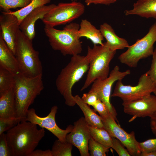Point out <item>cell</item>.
<instances>
[{"mask_svg": "<svg viewBox=\"0 0 156 156\" xmlns=\"http://www.w3.org/2000/svg\"><path fill=\"white\" fill-rule=\"evenodd\" d=\"M91 137L96 141L109 148L112 146V137L104 128H100L89 125Z\"/></svg>", "mask_w": 156, "mask_h": 156, "instance_id": "24", "label": "cell"}, {"mask_svg": "<svg viewBox=\"0 0 156 156\" xmlns=\"http://www.w3.org/2000/svg\"><path fill=\"white\" fill-rule=\"evenodd\" d=\"M150 125L152 132L156 136V114L150 118Z\"/></svg>", "mask_w": 156, "mask_h": 156, "instance_id": "38", "label": "cell"}, {"mask_svg": "<svg viewBox=\"0 0 156 156\" xmlns=\"http://www.w3.org/2000/svg\"><path fill=\"white\" fill-rule=\"evenodd\" d=\"M73 145L66 142H62L58 139L54 142L51 151L53 156H71Z\"/></svg>", "mask_w": 156, "mask_h": 156, "instance_id": "26", "label": "cell"}, {"mask_svg": "<svg viewBox=\"0 0 156 156\" xmlns=\"http://www.w3.org/2000/svg\"><path fill=\"white\" fill-rule=\"evenodd\" d=\"M122 105L124 112L132 116L131 120L138 117L151 118L156 114V96L155 95L151 94L137 100L123 102Z\"/></svg>", "mask_w": 156, "mask_h": 156, "instance_id": "13", "label": "cell"}, {"mask_svg": "<svg viewBox=\"0 0 156 156\" xmlns=\"http://www.w3.org/2000/svg\"><path fill=\"white\" fill-rule=\"evenodd\" d=\"M0 156H11L6 134L4 133L0 135Z\"/></svg>", "mask_w": 156, "mask_h": 156, "instance_id": "32", "label": "cell"}, {"mask_svg": "<svg viewBox=\"0 0 156 156\" xmlns=\"http://www.w3.org/2000/svg\"><path fill=\"white\" fill-rule=\"evenodd\" d=\"M29 156H53L51 150H42L40 149L34 150Z\"/></svg>", "mask_w": 156, "mask_h": 156, "instance_id": "37", "label": "cell"}, {"mask_svg": "<svg viewBox=\"0 0 156 156\" xmlns=\"http://www.w3.org/2000/svg\"><path fill=\"white\" fill-rule=\"evenodd\" d=\"M109 149L96 141L92 137L89 140L88 149L90 152V156H106Z\"/></svg>", "mask_w": 156, "mask_h": 156, "instance_id": "27", "label": "cell"}, {"mask_svg": "<svg viewBox=\"0 0 156 156\" xmlns=\"http://www.w3.org/2000/svg\"><path fill=\"white\" fill-rule=\"evenodd\" d=\"M156 41V21L151 27L148 33L143 38L138 39L127 48L118 59L122 63L131 68L137 66L139 61L152 55L154 44Z\"/></svg>", "mask_w": 156, "mask_h": 156, "instance_id": "7", "label": "cell"}, {"mask_svg": "<svg viewBox=\"0 0 156 156\" xmlns=\"http://www.w3.org/2000/svg\"><path fill=\"white\" fill-rule=\"evenodd\" d=\"M140 156H156V151L147 153H141Z\"/></svg>", "mask_w": 156, "mask_h": 156, "instance_id": "39", "label": "cell"}, {"mask_svg": "<svg viewBox=\"0 0 156 156\" xmlns=\"http://www.w3.org/2000/svg\"><path fill=\"white\" fill-rule=\"evenodd\" d=\"M22 121H23L22 119L18 117L0 118V135Z\"/></svg>", "mask_w": 156, "mask_h": 156, "instance_id": "29", "label": "cell"}, {"mask_svg": "<svg viewBox=\"0 0 156 156\" xmlns=\"http://www.w3.org/2000/svg\"><path fill=\"white\" fill-rule=\"evenodd\" d=\"M15 77L14 88L17 117L26 121L29 107L44 88L42 75L30 77L20 73Z\"/></svg>", "mask_w": 156, "mask_h": 156, "instance_id": "4", "label": "cell"}, {"mask_svg": "<svg viewBox=\"0 0 156 156\" xmlns=\"http://www.w3.org/2000/svg\"><path fill=\"white\" fill-rule=\"evenodd\" d=\"M131 10H126V15H137L146 18L156 20V0H138Z\"/></svg>", "mask_w": 156, "mask_h": 156, "instance_id": "19", "label": "cell"}, {"mask_svg": "<svg viewBox=\"0 0 156 156\" xmlns=\"http://www.w3.org/2000/svg\"><path fill=\"white\" fill-rule=\"evenodd\" d=\"M72 131L66 137V141L71 143L79 150L81 156H89V140L91 137L89 125L83 117L79 118L74 123Z\"/></svg>", "mask_w": 156, "mask_h": 156, "instance_id": "14", "label": "cell"}, {"mask_svg": "<svg viewBox=\"0 0 156 156\" xmlns=\"http://www.w3.org/2000/svg\"><path fill=\"white\" fill-rule=\"evenodd\" d=\"M100 30L106 40V45L111 50L116 51L128 48L129 46L125 39L119 37L116 35L112 26L105 23L101 25Z\"/></svg>", "mask_w": 156, "mask_h": 156, "instance_id": "18", "label": "cell"}, {"mask_svg": "<svg viewBox=\"0 0 156 156\" xmlns=\"http://www.w3.org/2000/svg\"><path fill=\"white\" fill-rule=\"evenodd\" d=\"M0 66L14 75L21 73L15 55L10 50L0 33Z\"/></svg>", "mask_w": 156, "mask_h": 156, "instance_id": "17", "label": "cell"}, {"mask_svg": "<svg viewBox=\"0 0 156 156\" xmlns=\"http://www.w3.org/2000/svg\"><path fill=\"white\" fill-rule=\"evenodd\" d=\"M57 109V106L54 105L51 107L50 112L47 116L41 117L36 114L34 109H30L27 112L26 121L46 129L61 142H66V136L72 131L74 126L70 125H68L65 129H61L57 126L55 120V116Z\"/></svg>", "mask_w": 156, "mask_h": 156, "instance_id": "12", "label": "cell"}, {"mask_svg": "<svg viewBox=\"0 0 156 156\" xmlns=\"http://www.w3.org/2000/svg\"><path fill=\"white\" fill-rule=\"evenodd\" d=\"M130 73L129 70L123 72L120 71L119 67L116 66L111 71L107 77L104 79H97L94 81L89 91L96 94L99 99L105 103L110 114L117 122H118L116 118L117 114L110 100L112 88L115 82L119 80H122Z\"/></svg>", "mask_w": 156, "mask_h": 156, "instance_id": "10", "label": "cell"}, {"mask_svg": "<svg viewBox=\"0 0 156 156\" xmlns=\"http://www.w3.org/2000/svg\"><path fill=\"white\" fill-rule=\"evenodd\" d=\"M14 55L21 73L30 77L42 75V67L39 52L34 48L32 41L20 29L17 35Z\"/></svg>", "mask_w": 156, "mask_h": 156, "instance_id": "6", "label": "cell"}, {"mask_svg": "<svg viewBox=\"0 0 156 156\" xmlns=\"http://www.w3.org/2000/svg\"><path fill=\"white\" fill-rule=\"evenodd\" d=\"M0 27L3 38L15 55L17 35L19 29L18 19L9 12H2L0 16Z\"/></svg>", "mask_w": 156, "mask_h": 156, "instance_id": "15", "label": "cell"}, {"mask_svg": "<svg viewBox=\"0 0 156 156\" xmlns=\"http://www.w3.org/2000/svg\"><path fill=\"white\" fill-rule=\"evenodd\" d=\"M156 88L146 72L141 76L138 84L135 86L124 85L122 80L117 81L111 96L119 97L123 102L131 101L151 94Z\"/></svg>", "mask_w": 156, "mask_h": 156, "instance_id": "9", "label": "cell"}, {"mask_svg": "<svg viewBox=\"0 0 156 156\" xmlns=\"http://www.w3.org/2000/svg\"><path fill=\"white\" fill-rule=\"evenodd\" d=\"M116 51L110 49L105 42L103 45L88 46L86 55L89 64L87 77L81 91L88 88L95 80L103 79L109 75V64Z\"/></svg>", "mask_w": 156, "mask_h": 156, "instance_id": "5", "label": "cell"}, {"mask_svg": "<svg viewBox=\"0 0 156 156\" xmlns=\"http://www.w3.org/2000/svg\"><path fill=\"white\" fill-rule=\"evenodd\" d=\"M74 98L76 104L82 111L84 118L89 126L100 128H104L101 117L96 113L94 109H91L79 95L74 96Z\"/></svg>", "mask_w": 156, "mask_h": 156, "instance_id": "22", "label": "cell"}, {"mask_svg": "<svg viewBox=\"0 0 156 156\" xmlns=\"http://www.w3.org/2000/svg\"><path fill=\"white\" fill-rule=\"evenodd\" d=\"M85 7L80 2L60 3L56 5L42 19L45 25L52 27L70 23L81 16Z\"/></svg>", "mask_w": 156, "mask_h": 156, "instance_id": "8", "label": "cell"}, {"mask_svg": "<svg viewBox=\"0 0 156 156\" xmlns=\"http://www.w3.org/2000/svg\"><path fill=\"white\" fill-rule=\"evenodd\" d=\"M79 25L71 23L62 30L45 25L44 31L52 48L58 51L63 55L79 54L82 50V43L78 34Z\"/></svg>", "mask_w": 156, "mask_h": 156, "instance_id": "3", "label": "cell"}, {"mask_svg": "<svg viewBox=\"0 0 156 156\" xmlns=\"http://www.w3.org/2000/svg\"><path fill=\"white\" fill-rule=\"evenodd\" d=\"M15 76L8 70L0 66V95L14 87Z\"/></svg>", "mask_w": 156, "mask_h": 156, "instance_id": "25", "label": "cell"}, {"mask_svg": "<svg viewBox=\"0 0 156 156\" xmlns=\"http://www.w3.org/2000/svg\"><path fill=\"white\" fill-rule=\"evenodd\" d=\"M32 0H0V7L4 12H8L10 9L24 8L28 5Z\"/></svg>", "mask_w": 156, "mask_h": 156, "instance_id": "28", "label": "cell"}, {"mask_svg": "<svg viewBox=\"0 0 156 156\" xmlns=\"http://www.w3.org/2000/svg\"><path fill=\"white\" fill-rule=\"evenodd\" d=\"M141 153H147L156 151V138L150 139L144 142H139Z\"/></svg>", "mask_w": 156, "mask_h": 156, "instance_id": "30", "label": "cell"}, {"mask_svg": "<svg viewBox=\"0 0 156 156\" xmlns=\"http://www.w3.org/2000/svg\"><path fill=\"white\" fill-rule=\"evenodd\" d=\"M51 0H32L26 7L17 10L8 12L15 16L17 18L19 25L24 18L29 14L36 9L49 3Z\"/></svg>", "mask_w": 156, "mask_h": 156, "instance_id": "23", "label": "cell"}, {"mask_svg": "<svg viewBox=\"0 0 156 156\" xmlns=\"http://www.w3.org/2000/svg\"><path fill=\"white\" fill-rule=\"evenodd\" d=\"M89 67L86 56L79 54L72 56L70 61L62 70L57 77L56 87L64 97L67 105L73 107L76 104L72 94V88L88 71Z\"/></svg>", "mask_w": 156, "mask_h": 156, "instance_id": "2", "label": "cell"}, {"mask_svg": "<svg viewBox=\"0 0 156 156\" xmlns=\"http://www.w3.org/2000/svg\"><path fill=\"white\" fill-rule=\"evenodd\" d=\"M78 34L80 38L85 37L94 44L103 45V37L100 29H97L86 19H82L79 25Z\"/></svg>", "mask_w": 156, "mask_h": 156, "instance_id": "21", "label": "cell"}, {"mask_svg": "<svg viewBox=\"0 0 156 156\" xmlns=\"http://www.w3.org/2000/svg\"><path fill=\"white\" fill-rule=\"evenodd\" d=\"M92 107L94 110L98 112L101 116H105L110 114L106 105L99 99Z\"/></svg>", "mask_w": 156, "mask_h": 156, "instance_id": "35", "label": "cell"}, {"mask_svg": "<svg viewBox=\"0 0 156 156\" xmlns=\"http://www.w3.org/2000/svg\"><path fill=\"white\" fill-rule=\"evenodd\" d=\"M56 5H44L34 10L27 14L19 25V29L29 39L32 41L35 36V25L39 19H42Z\"/></svg>", "mask_w": 156, "mask_h": 156, "instance_id": "16", "label": "cell"}, {"mask_svg": "<svg viewBox=\"0 0 156 156\" xmlns=\"http://www.w3.org/2000/svg\"><path fill=\"white\" fill-rule=\"evenodd\" d=\"M81 99L84 103L92 106L96 103L99 99L96 93L90 91L87 93H84Z\"/></svg>", "mask_w": 156, "mask_h": 156, "instance_id": "34", "label": "cell"}, {"mask_svg": "<svg viewBox=\"0 0 156 156\" xmlns=\"http://www.w3.org/2000/svg\"><path fill=\"white\" fill-rule=\"evenodd\" d=\"M72 1H77V0H71Z\"/></svg>", "mask_w": 156, "mask_h": 156, "instance_id": "41", "label": "cell"}, {"mask_svg": "<svg viewBox=\"0 0 156 156\" xmlns=\"http://www.w3.org/2000/svg\"><path fill=\"white\" fill-rule=\"evenodd\" d=\"M147 73L153 83L156 86V47L152 55L151 67Z\"/></svg>", "mask_w": 156, "mask_h": 156, "instance_id": "33", "label": "cell"}, {"mask_svg": "<svg viewBox=\"0 0 156 156\" xmlns=\"http://www.w3.org/2000/svg\"><path fill=\"white\" fill-rule=\"evenodd\" d=\"M104 128L112 137L118 139L132 156H140L141 152L139 142L136 140L134 132L127 133L119 125L111 114L101 116Z\"/></svg>", "mask_w": 156, "mask_h": 156, "instance_id": "11", "label": "cell"}, {"mask_svg": "<svg viewBox=\"0 0 156 156\" xmlns=\"http://www.w3.org/2000/svg\"><path fill=\"white\" fill-rule=\"evenodd\" d=\"M153 93L154 94V95L156 96V88Z\"/></svg>", "mask_w": 156, "mask_h": 156, "instance_id": "40", "label": "cell"}, {"mask_svg": "<svg viewBox=\"0 0 156 156\" xmlns=\"http://www.w3.org/2000/svg\"><path fill=\"white\" fill-rule=\"evenodd\" d=\"M17 117L14 87L0 95V118Z\"/></svg>", "mask_w": 156, "mask_h": 156, "instance_id": "20", "label": "cell"}, {"mask_svg": "<svg viewBox=\"0 0 156 156\" xmlns=\"http://www.w3.org/2000/svg\"><path fill=\"white\" fill-rule=\"evenodd\" d=\"M112 146L111 147L119 156H130L131 155L125 146L117 138L112 137Z\"/></svg>", "mask_w": 156, "mask_h": 156, "instance_id": "31", "label": "cell"}, {"mask_svg": "<svg viewBox=\"0 0 156 156\" xmlns=\"http://www.w3.org/2000/svg\"><path fill=\"white\" fill-rule=\"evenodd\" d=\"M117 0H85L84 2L86 5L88 6L92 4L109 5L115 2Z\"/></svg>", "mask_w": 156, "mask_h": 156, "instance_id": "36", "label": "cell"}, {"mask_svg": "<svg viewBox=\"0 0 156 156\" xmlns=\"http://www.w3.org/2000/svg\"><path fill=\"white\" fill-rule=\"evenodd\" d=\"M11 156H29L45 135L44 128L24 121L18 123L5 134Z\"/></svg>", "mask_w": 156, "mask_h": 156, "instance_id": "1", "label": "cell"}]
</instances>
